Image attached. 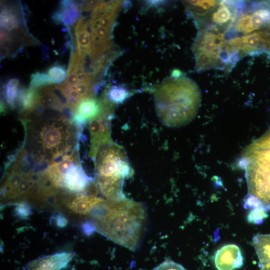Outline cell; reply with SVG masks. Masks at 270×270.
<instances>
[{
  "mask_svg": "<svg viewBox=\"0 0 270 270\" xmlns=\"http://www.w3.org/2000/svg\"><path fill=\"white\" fill-rule=\"evenodd\" d=\"M95 229L115 242L134 250L138 246L146 220L144 205L126 198L105 200L95 206Z\"/></svg>",
  "mask_w": 270,
  "mask_h": 270,
  "instance_id": "obj_1",
  "label": "cell"
},
{
  "mask_svg": "<svg viewBox=\"0 0 270 270\" xmlns=\"http://www.w3.org/2000/svg\"><path fill=\"white\" fill-rule=\"evenodd\" d=\"M155 108L160 120L170 128L190 122L196 115L201 94L196 84L175 70L154 92Z\"/></svg>",
  "mask_w": 270,
  "mask_h": 270,
  "instance_id": "obj_2",
  "label": "cell"
},
{
  "mask_svg": "<svg viewBox=\"0 0 270 270\" xmlns=\"http://www.w3.org/2000/svg\"><path fill=\"white\" fill-rule=\"evenodd\" d=\"M44 118L38 120V128L31 130V156L38 161H55L70 152L76 126L63 115Z\"/></svg>",
  "mask_w": 270,
  "mask_h": 270,
  "instance_id": "obj_3",
  "label": "cell"
},
{
  "mask_svg": "<svg viewBox=\"0 0 270 270\" xmlns=\"http://www.w3.org/2000/svg\"><path fill=\"white\" fill-rule=\"evenodd\" d=\"M96 188L108 200L125 198L122 186L132 168L123 148L113 142L102 146L94 158Z\"/></svg>",
  "mask_w": 270,
  "mask_h": 270,
  "instance_id": "obj_4",
  "label": "cell"
},
{
  "mask_svg": "<svg viewBox=\"0 0 270 270\" xmlns=\"http://www.w3.org/2000/svg\"><path fill=\"white\" fill-rule=\"evenodd\" d=\"M224 31L210 26L200 28L192 46L195 70L202 71L226 65Z\"/></svg>",
  "mask_w": 270,
  "mask_h": 270,
  "instance_id": "obj_5",
  "label": "cell"
},
{
  "mask_svg": "<svg viewBox=\"0 0 270 270\" xmlns=\"http://www.w3.org/2000/svg\"><path fill=\"white\" fill-rule=\"evenodd\" d=\"M114 104L108 98H102V108L99 114L89 122L90 136V156L95 158L100 148L112 142L110 138V122Z\"/></svg>",
  "mask_w": 270,
  "mask_h": 270,
  "instance_id": "obj_6",
  "label": "cell"
},
{
  "mask_svg": "<svg viewBox=\"0 0 270 270\" xmlns=\"http://www.w3.org/2000/svg\"><path fill=\"white\" fill-rule=\"evenodd\" d=\"M21 8L16 5L1 4L0 30L6 33L9 38L8 48L10 50L14 44H20L22 39L30 36L24 28Z\"/></svg>",
  "mask_w": 270,
  "mask_h": 270,
  "instance_id": "obj_7",
  "label": "cell"
},
{
  "mask_svg": "<svg viewBox=\"0 0 270 270\" xmlns=\"http://www.w3.org/2000/svg\"><path fill=\"white\" fill-rule=\"evenodd\" d=\"M251 12L240 16L236 22V29L247 34L264 26L270 25V6L265 3L259 4Z\"/></svg>",
  "mask_w": 270,
  "mask_h": 270,
  "instance_id": "obj_8",
  "label": "cell"
},
{
  "mask_svg": "<svg viewBox=\"0 0 270 270\" xmlns=\"http://www.w3.org/2000/svg\"><path fill=\"white\" fill-rule=\"evenodd\" d=\"M242 5L235 1H222L208 15L210 26L216 27L224 31L236 21Z\"/></svg>",
  "mask_w": 270,
  "mask_h": 270,
  "instance_id": "obj_9",
  "label": "cell"
},
{
  "mask_svg": "<svg viewBox=\"0 0 270 270\" xmlns=\"http://www.w3.org/2000/svg\"><path fill=\"white\" fill-rule=\"evenodd\" d=\"M214 261L218 270H234L242 266L244 258L238 246L230 244L216 251Z\"/></svg>",
  "mask_w": 270,
  "mask_h": 270,
  "instance_id": "obj_10",
  "label": "cell"
},
{
  "mask_svg": "<svg viewBox=\"0 0 270 270\" xmlns=\"http://www.w3.org/2000/svg\"><path fill=\"white\" fill-rule=\"evenodd\" d=\"M102 102L100 98L92 97L82 100L78 103L72 112V120L78 127L82 129L88 122L97 116L100 112Z\"/></svg>",
  "mask_w": 270,
  "mask_h": 270,
  "instance_id": "obj_11",
  "label": "cell"
},
{
  "mask_svg": "<svg viewBox=\"0 0 270 270\" xmlns=\"http://www.w3.org/2000/svg\"><path fill=\"white\" fill-rule=\"evenodd\" d=\"M92 178L84 170L80 162L72 164L64 175L61 188L72 192H81L88 186Z\"/></svg>",
  "mask_w": 270,
  "mask_h": 270,
  "instance_id": "obj_12",
  "label": "cell"
},
{
  "mask_svg": "<svg viewBox=\"0 0 270 270\" xmlns=\"http://www.w3.org/2000/svg\"><path fill=\"white\" fill-rule=\"evenodd\" d=\"M73 252H61L45 256L30 262L28 270H60L72 260Z\"/></svg>",
  "mask_w": 270,
  "mask_h": 270,
  "instance_id": "obj_13",
  "label": "cell"
},
{
  "mask_svg": "<svg viewBox=\"0 0 270 270\" xmlns=\"http://www.w3.org/2000/svg\"><path fill=\"white\" fill-rule=\"evenodd\" d=\"M80 4L71 0H62L52 18L55 22L70 26L77 22L80 16Z\"/></svg>",
  "mask_w": 270,
  "mask_h": 270,
  "instance_id": "obj_14",
  "label": "cell"
},
{
  "mask_svg": "<svg viewBox=\"0 0 270 270\" xmlns=\"http://www.w3.org/2000/svg\"><path fill=\"white\" fill-rule=\"evenodd\" d=\"M88 26V22L81 16L74 27L76 48V51L74 52L83 58L89 56L90 54L91 36Z\"/></svg>",
  "mask_w": 270,
  "mask_h": 270,
  "instance_id": "obj_15",
  "label": "cell"
},
{
  "mask_svg": "<svg viewBox=\"0 0 270 270\" xmlns=\"http://www.w3.org/2000/svg\"><path fill=\"white\" fill-rule=\"evenodd\" d=\"M20 112L26 116L40 106L38 89L29 87L20 88L16 101Z\"/></svg>",
  "mask_w": 270,
  "mask_h": 270,
  "instance_id": "obj_16",
  "label": "cell"
},
{
  "mask_svg": "<svg viewBox=\"0 0 270 270\" xmlns=\"http://www.w3.org/2000/svg\"><path fill=\"white\" fill-rule=\"evenodd\" d=\"M220 1L217 0H186L183 4L186 10L194 18L196 24L209 15L218 5Z\"/></svg>",
  "mask_w": 270,
  "mask_h": 270,
  "instance_id": "obj_17",
  "label": "cell"
},
{
  "mask_svg": "<svg viewBox=\"0 0 270 270\" xmlns=\"http://www.w3.org/2000/svg\"><path fill=\"white\" fill-rule=\"evenodd\" d=\"M252 244L260 270H270V234L256 235L252 238Z\"/></svg>",
  "mask_w": 270,
  "mask_h": 270,
  "instance_id": "obj_18",
  "label": "cell"
},
{
  "mask_svg": "<svg viewBox=\"0 0 270 270\" xmlns=\"http://www.w3.org/2000/svg\"><path fill=\"white\" fill-rule=\"evenodd\" d=\"M104 201L103 198L94 195L80 194L69 202L67 206L76 214H86Z\"/></svg>",
  "mask_w": 270,
  "mask_h": 270,
  "instance_id": "obj_19",
  "label": "cell"
},
{
  "mask_svg": "<svg viewBox=\"0 0 270 270\" xmlns=\"http://www.w3.org/2000/svg\"><path fill=\"white\" fill-rule=\"evenodd\" d=\"M18 84V80L11 78L3 86L2 94L5 102L12 109L16 107Z\"/></svg>",
  "mask_w": 270,
  "mask_h": 270,
  "instance_id": "obj_20",
  "label": "cell"
},
{
  "mask_svg": "<svg viewBox=\"0 0 270 270\" xmlns=\"http://www.w3.org/2000/svg\"><path fill=\"white\" fill-rule=\"evenodd\" d=\"M30 87L38 89L54 84L46 74L36 72L30 76Z\"/></svg>",
  "mask_w": 270,
  "mask_h": 270,
  "instance_id": "obj_21",
  "label": "cell"
},
{
  "mask_svg": "<svg viewBox=\"0 0 270 270\" xmlns=\"http://www.w3.org/2000/svg\"><path fill=\"white\" fill-rule=\"evenodd\" d=\"M47 74L54 84H61L66 78L67 72L64 66L56 64L51 66Z\"/></svg>",
  "mask_w": 270,
  "mask_h": 270,
  "instance_id": "obj_22",
  "label": "cell"
},
{
  "mask_svg": "<svg viewBox=\"0 0 270 270\" xmlns=\"http://www.w3.org/2000/svg\"><path fill=\"white\" fill-rule=\"evenodd\" d=\"M128 95V92L122 88L114 87L108 92L107 96L113 103L123 102Z\"/></svg>",
  "mask_w": 270,
  "mask_h": 270,
  "instance_id": "obj_23",
  "label": "cell"
},
{
  "mask_svg": "<svg viewBox=\"0 0 270 270\" xmlns=\"http://www.w3.org/2000/svg\"><path fill=\"white\" fill-rule=\"evenodd\" d=\"M267 211L262 208L252 210L248 215V220L249 222L259 224L268 216Z\"/></svg>",
  "mask_w": 270,
  "mask_h": 270,
  "instance_id": "obj_24",
  "label": "cell"
},
{
  "mask_svg": "<svg viewBox=\"0 0 270 270\" xmlns=\"http://www.w3.org/2000/svg\"><path fill=\"white\" fill-rule=\"evenodd\" d=\"M152 270H186L181 264L170 260H166Z\"/></svg>",
  "mask_w": 270,
  "mask_h": 270,
  "instance_id": "obj_25",
  "label": "cell"
},
{
  "mask_svg": "<svg viewBox=\"0 0 270 270\" xmlns=\"http://www.w3.org/2000/svg\"><path fill=\"white\" fill-rule=\"evenodd\" d=\"M17 208V212L18 214H20L21 216H26L28 214V213L29 210H28V208L26 206L21 204Z\"/></svg>",
  "mask_w": 270,
  "mask_h": 270,
  "instance_id": "obj_26",
  "label": "cell"
}]
</instances>
